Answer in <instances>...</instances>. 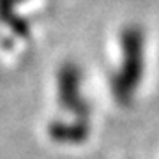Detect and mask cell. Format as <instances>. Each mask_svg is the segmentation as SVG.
Returning <instances> with one entry per match:
<instances>
[{
	"instance_id": "6da1fadb",
	"label": "cell",
	"mask_w": 159,
	"mask_h": 159,
	"mask_svg": "<svg viewBox=\"0 0 159 159\" xmlns=\"http://www.w3.org/2000/svg\"><path fill=\"white\" fill-rule=\"evenodd\" d=\"M145 71V32L133 23L120 32V67L110 78L111 96L120 106L134 101Z\"/></svg>"
},
{
	"instance_id": "7a4b0ae2",
	"label": "cell",
	"mask_w": 159,
	"mask_h": 159,
	"mask_svg": "<svg viewBox=\"0 0 159 159\" xmlns=\"http://www.w3.org/2000/svg\"><path fill=\"white\" fill-rule=\"evenodd\" d=\"M83 73L76 62H64L57 73V96L58 102L74 119L90 120V104L81 94Z\"/></svg>"
},
{
	"instance_id": "3957f363",
	"label": "cell",
	"mask_w": 159,
	"mask_h": 159,
	"mask_svg": "<svg viewBox=\"0 0 159 159\" xmlns=\"http://www.w3.org/2000/svg\"><path fill=\"white\" fill-rule=\"evenodd\" d=\"M50 138L64 145H78L83 143L90 134V120L74 119V120H53L48 127Z\"/></svg>"
},
{
	"instance_id": "277c9868",
	"label": "cell",
	"mask_w": 159,
	"mask_h": 159,
	"mask_svg": "<svg viewBox=\"0 0 159 159\" xmlns=\"http://www.w3.org/2000/svg\"><path fill=\"white\" fill-rule=\"evenodd\" d=\"M18 4H20V0H0V21L7 23L12 29V32L18 34L20 37H27L30 32V27L23 18L16 16L14 7Z\"/></svg>"
}]
</instances>
